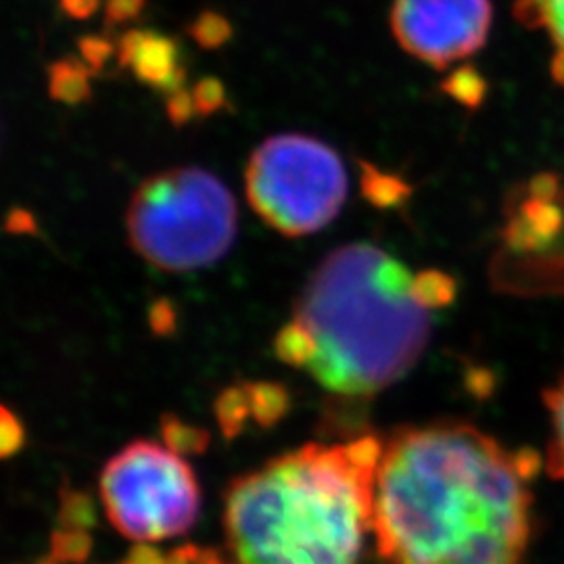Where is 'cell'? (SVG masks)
I'll list each match as a JSON object with an SVG mask.
<instances>
[{"instance_id": "obj_24", "label": "cell", "mask_w": 564, "mask_h": 564, "mask_svg": "<svg viewBox=\"0 0 564 564\" xmlns=\"http://www.w3.org/2000/svg\"><path fill=\"white\" fill-rule=\"evenodd\" d=\"M123 564H167V556L151 544L134 545Z\"/></svg>"}, {"instance_id": "obj_21", "label": "cell", "mask_w": 564, "mask_h": 564, "mask_svg": "<svg viewBox=\"0 0 564 564\" xmlns=\"http://www.w3.org/2000/svg\"><path fill=\"white\" fill-rule=\"evenodd\" d=\"M147 7V0H105V23L118 28L139 20Z\"/></svg>"}, {"instance_id": "obj_20", "label": "cell", "mask_w": 564, "mask_h": 564, "mask_svg": "<svg viewBox=\"0 0 564 564\" xmlns=\"http://www.w3.org/2000/svg\"><path fill=\"white\" fill-rule=\"evenodd\" d=\"M118 53V44L105 39V36H86L80 41L82 61L93 69V72H101L107 65V61L116 57Z\"/></svg>"}, {"instance_id": "obj_9", "label": "cell", "mask_w": 564, "mask_h": 564, "mask_svg": "<svg viewBox=\"0 0 564 564\" xmlns=\"http://www.w3.org/2000/svg\"><path fill=\"white\" fill-rule=\"evenodd\" d=\"M514 15L535 32H542L552 48L550 74L564 88V0H517Z\"/></svg>"}, {"instance_id": "obj_2", "label": "cell", "mask_w": 564, "mask_h": 564, "mask_svg": "<svg viewBox=\"0 0 564 564\" xmlns=\"http://www.w3.org/2000/svg\"><path fill=\"white\" fill-rule=\"evenodd\" d=\"M456 297L440 270H412L372 242L330 251L274 337L281 362L341 405L372 402L421 362L433 316Z\"/></svg>"}, {"instance_id": "obj_25", "label": "cell", "mask_w": 564, "mask_h": 564, "mask_svg": "<svg viewBox=\"0 0 564 564\" xmlns=\"http://www.w3.org/2000/svg\"><path fill=\"white\" fill-rule=\"evenodd\" d=\"M149 323H151L155 333H170V330L174 328V323H176V318H174V307H172L170 303H158V305H153Z\"/></svg>"}, {"instance_id": "obj_12", "label": "cell", "mask_w": 564, "mask_h": 564, "mask_svg": "<svg viewBox=\"0 0 564 564\" xmlns=\"http://www.w3.org/2000/svg\"><path fill=\"white\" fill-rule=\"evenodd\" d=\"M214 414L220 424L224 437L228 442L237 440L245 431L247 423L253 421L247 383L232 384V387H226L224 391H220V395L214 403Z\"/></svg>"}, {"instance_id": "obj_19", "label": "cell", "mask_w": 564, "mask_h": 564, "mask_svg": "<svg viewBox=\"0 0 564 564\" xmlns=\"http://www.w3.org/2000/svg\"><path fill=\"white\" fill-rule=\"evenodd\" d=\"M191 97H193L197 116H209L226 105V90H224L223 82L216 80V78L197 82L195 88L191 90Z\"/></svg>"}, {"instance_id": "obj_8", "label": "cell", "mask_w": 564, "mask_h": 564, "mask_svg": "<svg viewBox=\"0 0 564 564\" xmlns=\"http://www.w3.org/2000/svg\"><path fill=\"white\" fill-rule=\"evenodd\" d=\"M116 57L144 86L165 97L186 88V65L178 42L158 30L134 28L121 34Z\"/></svg>"}, {"instance_id": "obj_15", "label": "cell", "mask_w": 564, "mask_h": 564, "mask_svg": "<svg viewBox=\"0 0 564 564\" xmlns=\"http://www.w3.org/2000/svg\"><path fill=\"white\" fill-rule=\"evenodd\" d=\"M93 552V538L82 529L61 527L51 538V561L80 564L88 561Z\"/></svg>"}, {"instance_id": "obj_17", "label": "cell", "mask_w": 564, "mask_h": 564, "mask_svg": "<svg viewBox=\"0 0 564 564\" xmlns=\"http://www.w3.org/2000/svg\"><path fill=\"white\" fill-rule=\"evenodd\" d=\"M188 34L202 48H220L232 39V25L216 11H203L191 23Z\"/></svg>"}, {"instance_id": "obj_7", "label": "cell", "mask_w": 564, "mask_h": 564, "mask_svg": "<svg viewBox=\"0 0 564 564\" xmlns=\"http://www.w3.org/2000/svg\"><path fill=\"white\" fill-rule=\"evenodd\" d=\"M491 15V0H393L391 32L410 57L447 69L484 48Z\"/></svg>"}, {"instance_id": "obj_3", "label": "cell", "mask_w": 564, "mask_h": 564, "mask_svg": "<svg viewBox=\"0 0 564 564\" xmlns=\"http://www.w3.org/2000/svg\"><path fill=\"white\" fill-rule=\"evenodd\" d=\"M383 440L314 442L224 491L228 564H368Z\"/></svg>"}, {"instance_id": "obj_6", "label": "cell", "mask_w": 564, "mask_h": 564, "mask_svg": "<svg viewBox=\"0 0 564 564\" xmlns=\"http://www.w3.org/2000/svg\"><path fill=\"white\" fill-rule=\"evenodd\" d=\"M99 491L109 523L137 544L184 535L202 510V489L188 463L144 440L126 445L105 464Z\"/></svg>"}, {"instance_id": "obj_13", "label": "cell", "mask_w": 564, "mask_h": 564, "mask_svg": "<svg viewBox=\"0 0 564 564\" xmlns=\"http://www.w3.org/2000/svg\"><path fill=\"white\" fill-rule=\"evenodd\" d=\"M162 440L165 447L176 452L178 456H202L209 447V433L178 419L176 414H165L162 419Z\"/></svg>"}, {"instance_id": "obj_5", "label": "cell", "mask_w": 564, "mask_h": 564, "mask_svg": "<svg viewBox=\"0 0 564 564\" xmlns=\"http://www.w3.org/2000/svg\"><path fill=\"white\" fill-rule=\"evenodd\" d=\"M249 205L282 237L321 232L341 214L349 193L341 155L307 134L270 137L245 170Z\"/></svg>"}, {"instance_id": "obj_11", "label": "cell", "mask_w": 564, "mask_h": 564, "mask_svg": "<svg viewBox=\"0 0 564 564\" xmlns=\"http://www.w3.org/2000/svg\"><path fill=\"white\" fill-rule=\"evenodd\" d=\"M93 69L82 59L65 57L48 65V93L55 101L80 105L90 99Z\"/></svg>"}, {"instance_id": "obj_10", "label": "cell", "mask_w": 564, "mask_h": 564, "mask_svg": "<svg viewBox=\"0 0 564 564\" xmlns=\"http://www.w3.org/2000/svg\"><path fill=\"white\" fill-rule=\"evenodd\" d=\"M544 405L550 419V440L545 447V468L564 481V364L556 379L545 387Z\"/></svg>"}, {"instance_id": "obj_14", "label": "cell", "mask_w": 564, "mask_h": 564, "mask_svg": "<svg viewBox=\"0 0 564 564\" xmlns=\"http://www.w3.org/2000/svg\"><path fill=\"white\" fill-rule=\"evenodd\" d=\"M247 391L251 400L253 421L260 426H272L286 414L289 395L282 384L247 383Z\"/></svg>"}, {"instance_id": "obj_1", "label": "cell", "mask_w": 564, "mask_h": 564, "mask_svg": "<svg viewBox=\"0 0 564 564\" xmlns=\"http://www.w3.org/2000/svg\"><path fill=\"white\" fill-rule=\"evenodd\" d=\"M540 464L473 424L400 426L383 440L377 468V561L519 564Z\"/></svg>"}, {"instance_id": "obj_23", "label": "cell", "mask_w": 564, "mask_h": 564, "mask_svg": "<svg viewBox=\"0 0 564 564\" xmlns=\"http://www.w3.org/2000/svg\"><path fill=\"white\" fill-rule=\"evenodd\" d=\"M101 0H59V7L63 13L72 20L84 21L93 18L99 9Z\"/></svg>"}, {"instance_id": "obj_16", "label": "cell", "mask_w": 564, "mask_h": 564, "mask_svg": "<svg viewBox=\"0 0 564 564\" xmlns=\"http://www.w3.org/2000/svg\"><path fill=\"white\" fill-rule=\"evenodd\" d=\"M59 524L65 529H93L97 524V508L93 500L78 489H65L61 494Z\"/></svg>"}, {"instance_id": "obj_18", "label": "cell", "mask_w": 564, "mask_h": 564, "mask_svg": "<svg viewBox=\"0 0 564 564\" xmlns=\"http://www.w3.org/2000/svg\"><path fill=\"white\" fill-rule=\"evenodd\" d=\"M25 444V429L13 410L0 403V460L13 458Z\"/></svg>"}, {"instance_id": "obj_26", "label": "cell", "mask_w": 564, "mask_h": 564, "mask_svg": "<svg viewBox=\"0 0 564 564\" xmlns=\"http://www.w3.org/2000/svg\"><path fill=\"white\" fill-rule=\"evenodd\" d=\"M42 564H61V563H55V561H46V563H42Z\"/></svg>"}, {"instance_id": "obj_22", "label": "cell", "mask_w": 564, "mask_h": 564, "mask_svg": "<svg viewBox=\"0 0 564 564\" xmlns=\"http://www.w3.org/2000/svg\"><path fill=\"white\" fill-rule=\"evenodd\" d=\"M167 116L176 126L186 123L193 116H197L195 113V105H193V97H191V93L186 88H182L178 93L167 97Z\"/></svg>"}, {"instance_id": "obj_4", "label": "cell", "mask_w": 564, "mask_h": 564, "mask_svg": "<svg viewBox=\"0 0 564 564\" xmlns=\"http://www.w3.org/2000/svg\"><path fill=\"white\" fill-rule=\"evenodd\" d=\"M239 212L228 186L203 167H172L142 181L126 232L142 260L163 272H195L223 260L237 239Z\"/></svg>"}]
</instances>
